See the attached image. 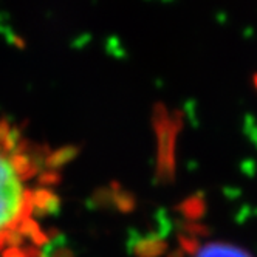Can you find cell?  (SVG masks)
I'll return each instance as SVG.
<instances>
[{"instance_id": "obj_1", "label": "cell", "mask_w": 257, "mask_h": 257, "mask_svg": "<svg viewBox=\"0 0 257 257\" xmlns=\"http://www.w3.org/2000/svg\"><path fill=\"white\" fill-rule=\"evenodd\" d=\"M58 157L0 121V257H36L50 242L45 222L59 205Z\"/></svg>"}, {"instance_id": "obj_2", "label": "cell", "mask_w": 257, "mask_h": 257, "mask_svg": "<svg viewBox=\"0 0 257 257\" xmlns=\"http://www.w3.org/2000/svg\"><path fill=\"white\" fill-rule=\"evenodd\" d=\"M194 257H251V255L237 246L214 242L201 246Z\"/></svg>"}]
</instances>
